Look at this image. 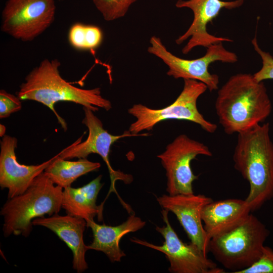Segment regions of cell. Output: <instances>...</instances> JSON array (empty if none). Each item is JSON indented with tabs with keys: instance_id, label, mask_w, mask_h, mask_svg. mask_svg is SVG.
Masks as SVG:
<instances>
[{
	"instance_id": "6da1fadb",
	"label": "cell",
	"mask_w": 273,
	"mask_h": 273,
	"mask_svg": "<svg viewBox=\"0 0 273 273\" xmlns=\"http://www.w3.org/2000/svg\"><path fill=\"white\" fill-rule=\"evenodd\" d=\"M215 108L225 133L232 134L262 122L270 114L272 105L263 81L251 74L238 73L218 89Z\"/></svg>"
},
{
	"instance_id": "7a4b0ae2",
	"label": "cell",
	"mask_w": 273,
	"mask_h": 273,
	"mask_svg": "<svg viewBox=\"0 0 273 273\" xmlns=\"http://www.w3.org/2000/svg\"><path fill=\"white\" fill-rule=\"evenodd\" d=\"M233 160L235 168L249 183L245 200L254 211L273 198V142L269 123L238 133Z\"/></svg>"
},
{
	"instance_id": "3957f363",
	"label": "cell",
	"mask_w": 273,
	"mask_h": 273,
	"mask_svg": "<svg viewBox=\"0 0 273 273\" xmlns=\"http://www.w3.org/2000/svg\"><path fill=\"white\" fill-rule=\"evenodd\" d=\"M60 61L43 60L26 76L20 86L17 96L21 100H32L41 103L54 113L65 131L67 124L56 111L54 106L60 101L81 105L94 112L99 108L106 111L112 108L110 101L101 95V88L83 89L72 85L64 79L59 72Z\"/></svg>"
},
{
	"instance_id": "277c9868",
	"label": "cell",
	"mask_w": 273,
	"mask_h": 273,
	"mask_svg": "<svg viewBox=\"0 0 273 273\" xmlns=\"http://www.w3.org/2000/svg\"><path fill=\"white\" fill-rule=\"evenodd\" d=\"M63 190L43 172L25 192L8 199L1 210L5 237H27L32 230L34 219L58 213L62 208Z\"/></svg>"
},
{
	"instance_id": "5b68a950",
	"label": "cell",
	"mask_w": 273,
	"mask_h": 273,
	"mask_svg": "<svg viewBox=\"0 0 273 273\" xmlns=\"http://www.w3.org/2000/svg\"><path fill=\"white\" fill-rule=\"evenodd\" d=\"M269 234L266 226L250 213L237 227L211 238L208 251L224 268L238 273L258 259Z\"/></svg>"
},
{
	"instance_id": "8992f818",
	"label": "cell",
	"mask_w": 273,
	"mask_h": 273,
	"mask_svg": "<svg viewBox=\"0 0 273 273\" xmlns=\"http://www.w3.org/2000/svg\"><path fill=\"white\" fill-rule=\"evenodd\" d=\"M184 87L176 99L169 106L159 109L149 108L143 104L133 105L128 113L136 118L128 131L139 134L144 130H152L158 123L169 119L186 120L194 122L208 133L215 132L217 125L207 120L199 111L197 103L200 96L208 89L204 83L194 79H184Z\"/></svg>"
},
{
	"instance_id": "52a82bcc",
	"label": "cell",
	"mask_w": 273,
	"mask_h": 273,
	"mask_svg": "<svg viewBox=\"0 0 273 273\" xmlns=\"http://www.w3.org/2000/svg\"><path fill=\"white\" fill-rule=\"evenodd\" d=\"M148 52L160 59L168 67L167 74L175 79H194L205 84L212 92L218 88L219 76L209 72L210 64L216 61L235 63L238 61L237 55L226 50L222 42L207 48L205 55L195 59H185L178 57L168 51L161 39L153 36L150 39Z\"/></svg>"
},
{
	"instance_id": "ba28073f",
	"label": "cell",
	"mask_w": 273,
	"mask_h": 273,
	"mask_svg": "<svg viewBox=\"0 0 273 273\" xmlns=\"http://www.w3.org/2000/svg\"><path fill=\"white\" fill-rule=\"evenodd\" d=\"M55 12V0H8L1 29L15 39L30 41L51 26Z\"/></svg>"
},
{
	"instance_id": "9c48e42d",
	"label": "cell",
	"mask_w": 273,
	"mask_h": 273,
	"mask_svg": "<svg viewBox=\"0 0 273 273\" xmlns=\"http://www.w3.org/2000/svg\"><path fill=\"white\" fill-rule=\"evenodd\" d=\"M168 211H161L165 225L157 226L156 230L164 239L162 245H156L136 238H131V242L164 253L170 263L168 268L172 273H223L224 269L207 257L198 246L192 243L187 244L178 237L170 224Z\"/></svg>"
},
{
	"instance_id": "30bf717a",
	"label": "cell",
	"mask_w": 273,
	"mask_h": 273,
	"mask_svg": "<svg viewBox=\"0 0 273 273\" xmlns=\"http://www.w3.org/2000/svg\"><path fill=\"white\" fill-rule=\"evenodd\" d=\"M200 155L210 157L212 153L204 144L182 134L157 155L166 170V191L169 195L194 194L193 183L198 176L194 174L191 162Z\"/></svg>"
},
{
	"instance_id": "8fae6325",
	"label": "cell",
	"mask_w": 273,
	"mask_h": 273,
	"mask_svg": "<svg viewBox=\"0 0 273 273\" xmlns=\"http://www.w3.org/2000/svg\"><path fill=\"white\" fill-rule=\"evenodd\" d=\"M84 117L82 123L87 128L88 135L86 140L81 142L82 136L74 143L59 152V157L64 159L74 158H86L90 154L99 155L106 163L110 176L112 191H115V183L121 180L125 184L132 181L129 174L115 170L111 166L109 160V154L111 146L117 140L127 136H148V133L132 134L128 130L120 135H113L105 130L101 121L94 114L90 109L83 107Z\"/></svg>"
},
{
	"instance_id": "7c38bea8",
	"label": "cell",
	"mask_w": 273,
	"mask_h": 273,
	"mask_svg": "<svg viewBox=\"0 0 273 273\" xmlns=\"http://www.w3.org/2000/svg\"><path fill=\"white\" fill-rule=\"evenodd\" d=\"M244 0L225 2L221 0H178L175 4L178 8H187L191 9L194 14L193 20L187 30L176 40L177 44H180L190 38L183 48L184 54H187L197 47L206 48L213 44L224 41H233L230 38L217 37L209 33L207 26L211 22L223 8L233 9L241 6Z\"/></svg>"
},
{
	"instance_id": "4fadbf2b",
	"label": "cell",
	"mask_w": 273,
	"mask_h": 273,
	"mask_svg": "<svg viewBox=\"0 0 273 273\" xmlns=\"http://www.w3.org/2000/svg\"><path fill=\"white\" fill-rule=\"evenodd\" d=\"M157 201L163 209L175 215L191 242L207 254L209 240L203 227L201 212L212 199L202 194H164Z\"/></svg>"
},
{
	"instance_id": "5bb4252c",
	"label": "cell",
	"mask_w": 273,
	"mask_h": 273,
	"mask_svg": "<svg viewBox=\"0 0 273 273\" xmlns=\"http://www.w3.org/2000/svg\"><path fill=\"white\" fill-rule=\"evenodd\" d=\"M17 140L5 135L1 141L0 186L8 190V199L23 194L34 179L45 169L56 157L38 165H27L19 163L15 149Z\"/></svg>"
},
{
	"instance_id": "9a60e30c",
	"label": "cell",
	"mask_w": 273,
	"mask_h": 273,
	"mask_svg": "<svg viewBox=\"0 0 273 273\" xmlns=\"http://www.w3.org/2000/svg\"><path fill=\"white\" fill-rule=\"evenodd\" d=\"M32 224L49 229L65 243L73 253V268L77 272L87 269L85 254L88 249L83 240V233L87 225L84 219L57 213L48 217L36 218L32 221Z\"/></svg>"
},
{
	"instance_id": "2e32d148",
	"label": "cell",
	"mask_w": 273,
	"mask_h": 273,
	"mask_svg": "<svg viewBox=\"0 0 273 273\" xmlns=\"http://www.w3.org/2000/svg\"><path fill=\"white\" fill-rule=\"evenodd\" d=\"M251 212L245 200L228 199L208 203L202 210L201 219L208 240L237 227Z\"/></svg>"
},
{
	"instance_id": "e0dca14e",
	"label": "cell",
	"mask_w": 273,
	"mask_h": 273,
	"mask_svg": "<svg viewBox=\"0 0 273 273\" xmlns=\"http://www.w3.org/2000/svg\"><path fill=\"white\" fill-rule=\"evenodd\" d=\"M145 224V221L134 214H130L126 221L116 226L99 224L94 220H89L86 225L92 229L93 240L87 246V248L103 252L112 262H120L121 258L125 256L119 245L122 237L127 233L138 231Z\"/></svg>"
},
{
	"instance_id": "ac0fdd59",
	"label": "cell",
	"mask_w": 273,
	"mask_h": 273,
	"mask_svg": "<svg viewBox=\"0 0 273 273\" xmlns=\"http://www.w3.org/2000/svg\"><path fill=\"white\" fill-rule=\"evenodd\" d=\"M102 175L78 188L71 186L63 189L62 208L67 214L84 219L86 222L96 216H102V207L96 204L99 193L103 186Z\"/></svg>"
},
{
	"instance_id": "d6986e66",
	"label": "cell",
	"mask_w": 273,
	"mask_h": 273,
	"mask_svg": "<svg viewBox=\"0 0 273 273\" xmlns=\"http://www.w3.org/2000/svg\"><path fill=\"white\" fill-rule=\"evenodd\" d=\"M101 167L99 162L86 158H79L77 161H69L56 157L44 171V173L55 184L63 189L71 186L80 176L95 171Z\"/></svg>"
},
{
	"instance_id": "ffe728a7",
	"label": "cell",
	"mask_w": 273,
	"mask_h": 273,
	"mask_svg": "<svg viewBox=\"0 0 273 273\" xmlns=\"http://www.w3.org/2000/svg\"><path fill=\"white\" fill-rule=\"evenodd\" d=\"M70 44L78 50H93L103 39L101 29L97 26L76 23L71 26L68 33Z\"/></svg>"
},
{
	"instance_id": "44dd1931",
	"label": "cell",
	"mask_w": 273,
	"mask_h": 273,
	"mask_svg": "<svg viewBox=\"0 0 273 273\" xmlns=\"http://www.w3.org/2000/svg\"><path fill=\"white\" fill-rule=\"evenodd\" d=\"M95 7L107 21L124 17L136 0H92Z\"/></svg>"
},
{
	"instance_id": "7402d4cb",
	"label": "cell",
	"mask_w": 273,
	"mask_h": 273,
	"mask_svg": "<svg viewBox=\"0 0 273 273\" xmlns=\"http://www.w3.org/2000/svg\"><path fill=\"white\" fill-rule=\"evenodd\" d=\"M251 42L255 51L260 56L262 64L261 68L253 74L254 78L259 82L273 79V57L269 53L260 49L256 37L253 38Z\"/></svg>"
},
{
	"instance_id": "603a6c76",
	"label": "cell",
	"mask_w": 273,
	"mask_h": 273,
	"mask_svg": "<svg viewBox=\"0 0 273 273\" xmlns=\"http://www.w3.org/2000/svg\"><path fill=\"white\" fill-rule=\"evenodd\" d=\"M238 273H273V250L264 246L258 259L249 267Z\"/></svg>"
},
{
	"instance_id": "cb8c5ba5",
	"label": "cell",
	"mask_w": 273,
	"mask_h": 273,
	"mask_svg": "<svg viewBox=\"0 0 273 273\" xmlns=\"http://www.w3.org/2000/svg\"><path fill=\"white\" fill-rule=\"evenodd\" d=\"M21 100L18 96L1 89L0 90V118H5L22 108Z\"/></svg>"
},
{
	"instance_id": "d4e9b609",
	"label": "cell",
	"mask_w": 273,
	"mask_h": 273,
	"mask_svg": "<svg viewBox=\"0 0 273 273\" xmlns=\"http://www.w3.org/2000/svg\"><path fill=\"white\" fill-rule=\"evenodd\" d=\"M6 128V127L4 125L1 124L0 125V135L1 137H3L5 134Z\"/></svg>"
}]
</instances>
